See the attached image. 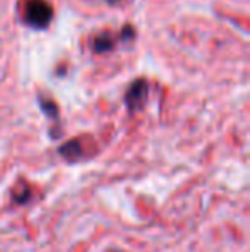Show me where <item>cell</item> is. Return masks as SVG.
Listing matches in <instances>:
<instances>
[{
	"label": "cell",
	"instance_id": "cell-1",
	"mask_svg": "<svg viewBox=\"0 0 250 252\" xmlns=\"http://www.w3.org/2000/svg\"><path fill=\"white\" fill-rule=\"evenodd\" d=\"M54 17L52 5L47 0H28L24 5V21L34 30H45Z\"/></svg>",
	"mask_w": 250,
	"mask_h": 252
},
{
	"label": "cell",
	"instance_id": "cell-2",
	"mask_svg": "<svg viewBox=\"0 0 250 252\" xmlns=\"http://www.w3.org/2000/svg\"><path fill=\"white\" fill-rule=\"evenodd\" d=\"M147 91H149V86H147V83L144 79H137L130 84L125 93V105L130 113L137 112L144 105V101L147 98Z\"/></svg>",
	"mask_w": 250,
	"mask_h": 252
},
{
	"label": "cell",
	"instance_id": "cell-3",
	"mask_svg": "<svg viewBox=\"0 0 250 252\" xmlns=\"http://www.w3.org/2000/svg\"><path fill=\"white\" fill-rule=\"evenodd\" d=\"M58 153H60L65 159H69V161H76V159H79L84 156L83 146H81L79 141H69V143L62 144Z\"/></svg>",
	"mask_w": 250,
	"mask_h": 252
},
{
	"label": "cell",
	"instance_id": "cell-4",
	"mask_svg": "<svg viewBox=\"0 0 250 252\" xmlns=\"http://www.w3.org/2000/svg\"><path fill=\"white\" fill-rule=\"evenodd\" d=\"M113 47H115V36L108 33L100 34V36H96L93 41V50L96 53H107Z\"/></svg>",
	"mask_w": 250,
	"mask_h": 252
},
{
	"label": "cell",
	"instance_id": "cell-5",
	"mask_svg": "<svg viewBox=\"0 0 250 252\" xmlns=\"http://www.w3.org/2000/svg\"><path fill=\"white\" fill-rule=\"evenodd\" d=\"M41 106H43V112L48 113V115H50L52 119H55V117H57V106H55L54 103H50V101H41Z\"/></svg>",
	"mask_w": 250,
	"mask_h": 252
},
{
	"label": "cell",
	"instance_id": "cell-6",
	"mask_svg": "<svg viewBox=\"0 0 250 252\" xmlns=\"http://www.w3.org/2000/svg\"><path fill=\"white\" fill-rule=\"evenodd\" d=\"M108 3H117V2H120V0H107Z\"/></svg>",
	"mask_w": 250,
	"mask_h": 252
}]
</instances>
